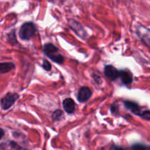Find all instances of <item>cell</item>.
Returning <instances> with one entry per match:
<instances>
[{
    "mask_svg": "<svg viewBox=\"0 0 150 150\" xmlns=\"http://www.w3.org/2000/svg\"><path fill=\"white\" fill-rule=\"evenodd\" d=\"M44 53L47 57L55 63L61 64L64 62V57L59 53V49L52 44H46L44 46Z\"/></svg>",
    "mask_w": 150,
    "mask_h": 150,
    "instance_id": "1",
    "label": "cell"
},
{
    "mask_svg": "<svg viewBox=\"0 0 150 150\" xmlns=\"http://www.w3.org/2000/svg\"><path fill=\"white\" fill-rule=\"evenodd\" d=\"M36 32V28L32 22L24 23L20 28L19 37L22 40H29Z\"/></svg>",
    "mask_w": 150,
    "mask_h": 150,
    "instance_id": "2",
    "label": "cell"
},
{
    "mask_svg": "<svg viewBox=\"0 0 150 150\" xmlns=\"http://www.w3.org/2000/svg\"><path fill=\"white\" fill-rule=\"evenodd\" d=\"M18 98V94L16 93H8L1 100V105L3 110H7L13 105Z\"/></svg>",
    "mask_w": 150,
    "mask_h": 150,
    "instance_id": "3",
    "label": "cell"
},
{
    "mask_svg": "<svg viewBox=\"0 0 150 150\" xmlns=\"http://www.w3.org/2000/svg\"><path fill=\"white\" fill-rule=\"evenodd\" d=\"M136 33L144 44L150 46V29L143 25H139L136 28Z\"/></svg>",
    "mask_w": 150,
    "mask_h": 150,
    "instance_id": "4",
    "label": "cell"
},
{
    "mask_svg": "<svg viewBox=\"0 0 150 150\" xmlns=\"http://www.w3.org/2000/svg\"><path fill=\"white\" fill-rule=\"evenodd\" d=\"M92 92L88 87H82L79 89L78 94V100L80 102H85L88 101L89 99L92 96Z\"/></svg>",
    "mask_w": 150,
    "mask_h": 150,
    "instance_id": "5",
    "label": "cell"
},
{
    "mask_svg": "<svg viewBox=\"0 0 150 150\" xmlns=\"http://www.w3.org/2000/svg\"><path fill=\"white\" fill-rule=\"evenodd\" d=\"M104 74L111 80H115L120 76V71L112 66H106L104 69Z\"/></svg>",
    "mask_w": 150,
    "mask_h": 150,
    "instance_id": "6",
    "label": "cell"
},
{
    "mask_svg": "<svg viewBox=\"0 0 150 150\" xmlns=\"http://www.w3.org/2000/svg\"><path fill=\"white\" fill-rule=\"evenodd\" d=\"M124 104L125 106L127 109H129L133 114L139 116L140 113H142V110H141L140 107H139V104H138L137 103L132 101H125L124 102Z\"/></svg>",
    "mask_w": 150,
    "mask_h": 150,
    "instance_id": "7",
    "label": "cell"
},
{
    "mask_svg": "<svg viewBox=\"0 0 150 150\" xmlns=\"http://www.w3.org/2000/svg\"><path fill=\"white\" fill-rule=\"evenodd\" d=\"M63 107L67 113H73L76 108L74 101L70 98L65 99L63 101Z\"/></svg>",
    "mask_w": 150,
    "mask_h": 150,
    "instance_id": "8",
    "label": "cell"
},
{
    "mask_svg": "<svg viewBox=\"0 0 150 150\" xmlns=\"http://www.w3.org/2000/svg\"><path fill=\"white\" fill-rule=\"evenodd\" d=\"M120 76L122 83L125 85H130L133 82V76L128 71L123 70L120 71Z\"/></svg>",
    "mask_w": 150,
    "mask_h": 150,
    "instance_id": "9",
    "label": "cell"
},
{
    "mask_svg": "<svg viewBox=\"0 0 150 150\" xmlns=\"http://www.w3.org/2000/svg\"><path fill=\"white\" fill-rule=\"evenodd\" d=\"M70 26H71L72 29H73V30H74L75 32H76V33L79 35V36H81V38H85L86 32H85V31L83 30V29L82 28V26H81L79 24H78L76 21H73L72 22H70Z\"/></svg>",
    "mask_w": 150,
    "mask_h": 150,
    "instance_id": "10",
    "label": "cell"
},
{
    "mask_svg": "<svg viewBox=\"0 0 150 150\" xmlns=\"http://www.w3.org/2000/svg\"><path fill=\"white\" fill-rule=\"evenodd\" d=\"M15 68L13 63H0V74L7 73Z\"/></svg>",
    "mask_w": 150,
    "mask_h": 150,
    "instance_id": "11",
    "label": "cell"
},
{
    "mask_svg": "<svg viewBox=\"0 0 150 150\" xmlns=\"http://www.w3.org/2000/svg\"><path fill=\"white\" fill-rule=\"evenodd\" d=\"M63 113L61 110H56L54 113H52V119L54 120H59L62 117Z\"/></svg>",
    "mask_w": 150,
    "mask_h": 150,
    "instance_id": "12",
    "label": "cell"
},
{
    "mask_svg": "<svg viewBox=\"0 0 150 150\" xmlns=\"http://www.w3.org/2000/svg\"><path fill=\"white\" fill-rule=\"evenodd\" d=\"M139 116L144 120L150 121V110H142Z\"/></svg>",
    "mask_w": 150,
    "mask_h": 150,
    "instance_id": "13",
    "label": "cell"
},
{
    "mask_svg": "<svg viewBox=\"0 0 150 150\" xmlns=\"http://www.w3.org/2000/svg\"><path fill=\"white\" fill-rule=\"evenodd\" d=\"M132 149H133V150H146V147L143 144H136L132 146Z\"/></svg>",
    "mask_w": 150,
    "mask_h": 150,
    "instance_id": "14",
    "label": "cell"
},
{
    "mask_svg": "<svg viewBox=\"0 0 150 150\" xmlns=\"http://www.w3.org/2000/svg\"><path fill=\"white\" fill-rule=\"evenodd\" d=\"M42 67H43V69H45V71H50L51 69V65L50 64V63L48 61H47V60H43V63H42Z\"/></svg>",
    "mask_w": 150,
    "mask_h": 150,
    "instance_id": "15",
    "label": "cell"
},
{
    "mask_svg": "<svg viewBox=\"0 0 150 150\" xmlns=\"http://www.w3.org/2000/svg\"><path fill=\"white\" fill-rule=\"evenodd\" d=\"M93 79H94V80L95 81V82H97V83L98 84H100V83H102V79H101V78L99 76H98V75H95V74H94L93 76Z\"/></svg>",
    "mask_w": 150,
    "mask_h": 150,
    "instance_id": "16",
    "label": "cell"
},
{
    "mask_svg": "<svg viewBox=\"0 0 150 150\" xmlns=\"http://www.w3.org/2000/svg\"><path fill=\"white\" fill-rule=\"evenodd\" d=\"M4 130H3L2 129H1V128H0V139H1V138L4 136Z\"/></svg>",
    "mask_w": 150,
    "mask_h": 150,
    "instance_id": "17",
    "label": "cell"
},
{
    "mask_svg": "<svg viewBox=\"0 0 150 150\" xmlns=\"http://www.w3.org/2000/svg\"><path fill=\"white\" fill-rule=\"evenodd\" d=\"M114 150H124L122 148H121V147H118V146H116L115 149H114Z\"/></svg>",
    "mask_w": 150,
    "mask_h": 150,
    "instance_id": "18",
    "label": "cell"
},
{
    "mask_svg": "<svg viewBox=\"0 0 150 150\" xmlns=\"http://www.w3.org/2000/svg\"><path fill=\"white\" fill-rule=\"evenodd\" d=\"M149 150H150V148H149Z\"/></svg>",
    "mask_w": 150,
    "mask_h": 150,
    "instance_id": "19",
    "label": "cell"
}]
</instances>
